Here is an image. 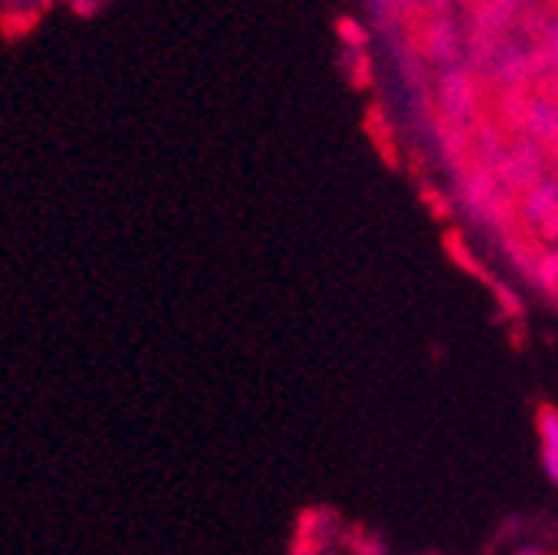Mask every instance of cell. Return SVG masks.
Wrapping results in <instances>:
<instances>
[{"instance_id":"obj_1","label":"cell","mask_w":558,"mask_h":555,"mask_svg":"<svg viewBox=\"0 0 558 555\" xmlns=\"http://www.w3.org/2000/svg\"><path fill=\"white\" fill-rule=\"evenodd\" d=\"M542 436H545V466H548L551 479H558V423L551 420V415H545Z\"/></svg>"}]
</instances>
